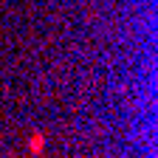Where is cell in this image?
Here are the masks:
<instances>
[{
  "label": "cell",
  "instance_id": "1",
  "mask_svg": "<svg viewBox=\"0 0 158 158\" xmlns=\"http://www.w3.org/2000/svg\"><path fill=\"white\" fill-rule=\"evenodd\" d=\"M43 147H45V138L40 135V133H34V135H31V141H28V150H31L34 155H40V152H43Z\"/></svg>",
  "mask_w": 158,
  "mask_h": 158
}]
</instances>
